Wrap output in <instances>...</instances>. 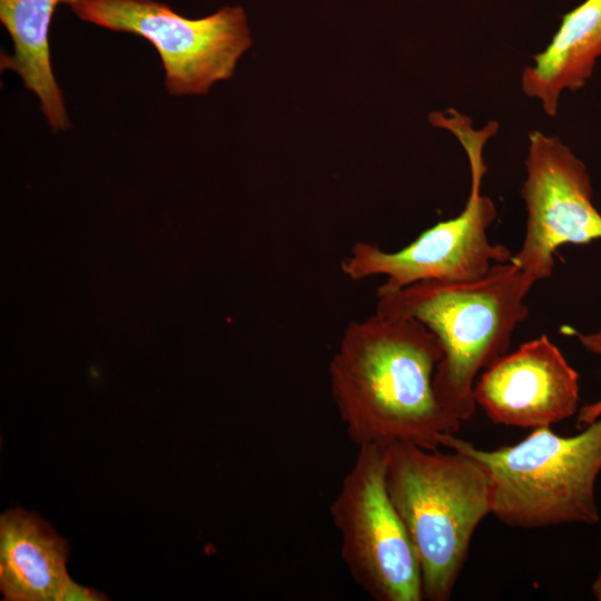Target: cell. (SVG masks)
<instances>
[{"instance_id": "obj_5", "label": "cell", "mask_w": 601, "mask_h": 601, "mask_svg": "<svg viewBox=\"0 0 601 601\" xmlns=\"http://www.w3.org/2000/svg\"><path fill=\"white\" fill-rule=\"evenodd\" d=\"M442 127L456 137L466 152L472 178L470 196L456 217L427 228L397 252H384L364 242L352 247L341 264L343 274L352 280L385 276L384 284L377 288V297L422 280H477L494 264L512 259L513 254L508 247L489 240L487 229L497 210L493 200L481 193L486 171L483 148L499 130L497 122L489 121L476 129L469 117L454 110L443 119Z\"/></svg>"}, {"instance_id": "obj_14", "label": "cell", "mask_w": 601, "mask_h": 601, "mask_svg": "<svg viewBox=\"0 0 601 601\" xmlns=\"http://www.w3.org/2000/svg\"><path fill=\"white\" fill-rule=\"evenodd\" d=\"M105 595L93 589L75 583L71 579L65 584L59 601H101Z\"/></svg>"}, {"instance_id": "obj_13", "label": "cell", "mask_w": 601, "mask_h": 601, "mask_svg": "<svg viewBox=\"0 0 601 601\" xmlns=\"http://www.w3.org/2000/svg\"><path fill=\"white\" fill-rule=\"evenodd\" d=\"M565 333L575 336L584 348L591 353L601 355V327L591 334L579 333L571 327H565ZM601 416V398L583 405L577 416V426L584 428Z\"/></svg>"}, {"instance_id": "obj_7", "label": "cell", "mask_w": 601, "mask_h": 601, "mask_svg": "<svg viewBox=\"0 0 601 601\" xmlns=\"http://www.w3.org/2000/svg\"><path fill=\"white\" fill-rule=\"evenodd\" d=\"M86 22L148 40L160 56L169 95H205L229 79L252 43L242 7L189 19L155 0H75L70 6Z\"/></svg>"}, {"instance_id": "obj_4", "label": "cell", "mask_w": 601, "mask_h": 601, "mask_svg": "<svg viewBox=\"0 0 601 601\" xmlns=\"http://www.w3.org/2000/svg\"><path fill=\"white\" fill-rule=\"evenodd\" d=\"M441 445L484 469L492 514L509 526L593 525L600 521L594 491L601 472V416L573 436L559 435L548 426L533 428L516 444L491 451L451 433L442 436Z\"/></svg>"}, {"instance_id": "obj_10", "label": "cell", "mask_w": 601, "mask_h": 601, "mask_svg": "<svg viewBox=\"0 0 601 601\" xmlns=\"http://www.w3.org/2000/svg\"><path fill=\"white\" fill-rule=\"evenodd\" d=\"M67 541L20 509L0 518V588L8 601H59L70 579Z\"/></svg>"}, {"instance_id": "obj_9", "label": "cell", "mask_w": 601, "mask_h": 601, "mask_svg": "<svg viewBox=\"0 0 601 601\" xmlns=\"http://www.w3.org/2000/svg\"><path fill=\"white\" fill-rule=\"evenodd\" d=\"M579 391V373L543 334L485 368L473 393L492 422L533 430L574 415Z\"/></svg>"}, {"instance_id": "obj_15", "label": "cell", "mask_w": 601, "mask_h": 601, "mask_svg": "<svg viewBox=\"0 0 601 601\" xmlns=\"http://www.w3.org/2000/svg\"><path fill=\"white\" fill-rule=\"evenodd\" d=\"M591 590L593 592V595L597 600L601 601V570L592 583Z\"/></svg>"}, {"instance_id": "obj_11", "label": "cell", "mask_w": 601, "mask_h": 601, "mask_svg": "<svg viewBox=\"0 0 601 601\" xmlns=\"http://www.w3.org/2000/svg\"><path fill=\"white\" fill-rule=\"evenodd\" d=\"M599 57L601 0H585L563 16L549 46L524 68L522 90L539 100L546 115L555 116L561 93L584 86Z\"/></svg>"}, {"instance_id": "obj_8", "label": "cell", "mask_w": 601, "mask_h": 601, "mask_svg": "<svg viewBox=\"0 0 601 601\" xmlns=\"http://www.w3.org/2000/svg\"><path fill=\"white\" fill-rule=\"evenodd\" d=\"M525 168L526 230L511 262L539 282L552 275L559 247L601 239V214L587 166L560 138L530 131Z\"/></svg>"}, {"instance_id": "obj_1", "label": "cell", "mask_w": 601, "mask_h": 601, "mask_svg": "<svg viewBox=\"0 0 601 601\" xmlns=\"http://www.w3.org/2000/svg\"><path fill=\"white\" fill-rule=\"evenodd\" d=\"M443 349L413 318L376 313L352 322L329 362L333 401L348 439L358 446L410 442L437 450L461 424L437 402L433 376Z\"/></svg>"}, {"instance_id": "obj_2", "label": "cell", "mask_w": 601, "mask_h": 601, "mask_svg": "<svg viewBox=\"0 0 601 601\" xmlns=\"http://www.w3.org/2000/svg\"><path fill=\"white\" fill-rule=\"evenodd\" d=\"M536 282L512 262L497 263L477 280H422L378 296L375 313L416 319L436 335L443 357L434 393L444 412L462 423L476 408L477 374L506 354L512 333L528 317L524 298Z\"/></svg>"}, {"instance_id": "obj_6", "label": "cell", "mask_w": 601, "mask_h": 601, "mask_svg": "<svg viewBox=\"0 0 601 601\" xmlns=\"http://www.w3.org/2000/svg\"><path fill=\"white\" fill-rule=\"evenodd\" d=\"M386 446H358L329 514L352 580L376 601H421V565L386 490Z\"/></svg>"}, {"instance_id": "obj_3", "label": "cell", "mask_w": 601, "mask_h": 601, "mask_svg": "<svg viewBox=\"0 0 601 601\" xmlns=\"http://www.w3.org/2000/svg\"><path fill=\"white\" fill-rule=\"evenodd\" d=\"M385 482L416 552L424 599L450 600L472 536L492 514L486 472L456 451L396 442L386 446Z\"/></svg>"}, {"instance_id": "obj_12", "label": "cell", "mask_w": 601, "mask_h": 601, "mask_svg": "<svg viewBox=\"0 0 601 601\" xmlns=\"http://www.w3.org/2000/svg\"><path fill=\"white\" fill-rule=\"evenodd\" d=\"M75 0H0V20L11 37L13 53H1V70L17 72L40 101L53 131L70 126L62 92L55 79L49 30L56 8Z\"/></svg>"}]
</instances>
